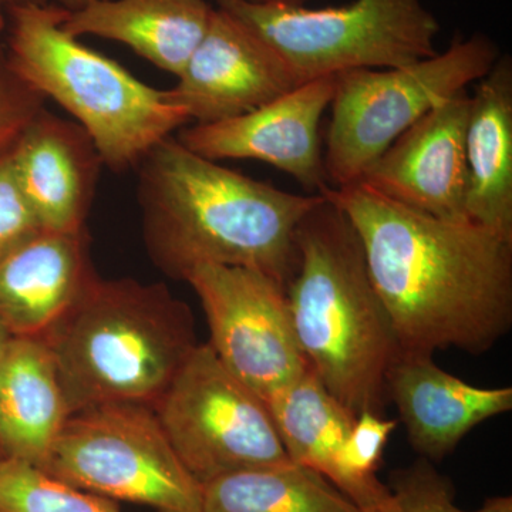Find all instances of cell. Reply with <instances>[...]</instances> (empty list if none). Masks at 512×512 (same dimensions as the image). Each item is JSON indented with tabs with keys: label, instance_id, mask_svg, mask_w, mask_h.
Listing matches in <instances>:
<instances>
[{
	"label": "cell",
	"instance_id": "6da1fadb",
	"mask_svg": "<svg viewBox=\"0 0 512 512\" xmlns=\"http://www.w3.org/2000/svg\"><path fill=\"white\" fill-rule=\"evenodd\" d=\"M320 194L355 228L402 352L483 355L510 332L511 239L410 210L362 183Z\"/></svg>",
	"mask_w": 512,
	"mask_h": 512
},
{
	"label": "cell",
	"instance_id": "7a4b0ae2",
	"mask_svg": "<svg viewBox=\"0 0 512 512\" xmlns=\"http://www.w3.org/2000/svg\"><path fill=\"white\" fill-rule=\"evenodd\" d=\"M144 242L165 275L198 265L237 266L285 286L298 262L296 232L322 194H292L194 153L177 137L138 164Z\"/></svg>",
	"mask_w": 512,
	"mask_h": 512
},
{
	"label": "cell",
	"instance_id": "3957f363",
	"mask_svg": "<svg viewBox=\"0 0 512 512\" xmlns=\"http://www.w3.org/2000/svg\"><path fill=\"white\" fill-rule=\"evenodd\" d=\"M322 197L296 232L298 262L286 285L293 329L309 369L338 402L355 416H383L399 343L355 228Z\"/></svg>",
	"mask_w": 512,
	"mask_h": 512
},
{
	"label": "cell",
	"instance_id": "277c9868",
	"mask_svg": "<svg viewBox=\"0 0 512 512\" xmlns=\"http://www.w3.org/2000/svg\"><path fill=\"white\" fill-rule=\"evenodd\" d=\"M70 412L154 407L198 345L187 303L164 284L97 278L43 338Z\"/></svg>",
	"mask_w": 512,
	"mask_h": 512
},
{
	"label": "cell",
	"instance_id": "5b68a950",
	"mask_svg": "<svg viewBox=\"0 0 512 512\" xmlns=\"http://www.w3.org/2000/svg\"><path fill=\"white\" fill-rule=\"evenodd\" d=\"M62 6L5 10V49L13 72L66 110L92 138L113 173L137 168L165 138L191 124L170 90L148 86L116 60L63 29Z\"/></svg>",
	"mask_w": 512,
	"mask_h": 512
},
{
	"label": "cell",
	"instance_id": "8992f818",
	"mask_svg": "<svg viewBox=\"0 0 512 512\" xmlns=\"http://www.w3.org/2000/svg\"><path fill=\"white\" fill-rule=\"evenodd\" d=\"M271 47L296 84L436 55L440 23L421 0H353L335 8L215 0Z\"/></svg>",
	"mask_w": 512,
	"mask_h": 512
},
{
	"label": "cell",
	"instance_id": "52a82bcc",
	"mask_svg": "<svg viewBox=\"0 0 512 512\" xmlns=\"http://www.w3.org/2000/svg\"><path fill=\"white\" fill-rule=\"evenodd\" d=\"M500 49L484 33L396 69L339 73L323 167L332 188L357 183L404 131L493 69Z\"/></svg>",
	"mask_w": 512,
	"mask_h": 512
},
{
	"label": "cell",
	"instance_id": "ba28073f",
	"mask_svg": "<svg viewBox=\"0 0 512 512\" xmlns=\"http://www.w3.org/2000/svg\"><path fill=\"white\" fill-rule=\"evenodd\" d=\"M40 468L117 504L202 512V485L147 404H101L70 414Z\"/></svg>",
	"mask_w": 512,
	"mask_h": 512
},
{
	"label": "cell",
	"instance_id": "9c48e42d",
	"mask_svg": "<svg viewBox=\"0 0 512 512\" xmlns=\"http://www.w3.org/2000/svg\"><path fill=\"white\" fill-rule=\"evenodd\" d=\"M154 410L175 453L205 484L254 468L292 463L261 397L198 343Z\"/></svg>",
	"mask_w": 512,
	"mask_h": 512
},
{
	"label": "cell",
	"instance_id": "30bf717a",
	"mask_svg": "<svg viewBox=\"0 0 512 512\" xmlns=\"http://www.w3.org/2000/svg\"><path fill=\"white\" fill-rule=\"evenodd\" d=\"M185 282L210 328L208 345L266 403L311 372L289 311L286 286L255 269L198 265Z\"/></svg>",
	"mask_w": 512,
	"mask_h": 512
},
{
	"label": "cell",
	"instance_id": "8fae6325",
	"mask_svg": "<svg viewBox=\"0 0 512 512\" xmlns=\"http://www.w3.org/2000/svg\"><path fill=\"white\" fill-rule=\"evenodd\" d=\"M335 86L336 76L299 84L234 119L184 127L177 138L208 160L262 161L291 175L312 194H319L329 185L320 146V120L332 103Z\"/></svg>",
	"mask_w": 512,
	"mask_h": 512
},
{
	"label": "cell",
	"instance_id": "7c38bea8",
	"mask_svg": "<svg viewBox=\"0 0 512 512\" xmlns=\"http://www.w3.org/2000/svg\"><path fill=\"white\" fill-rule=\"evenodd\" d=\"M470 94L427 113L377 158L357 183L441 220H467L466 128Z\"/></svg>",
	"mask_w": 512,
	"mask_h": 512
},
{
	"label": "cell",
	"instance_id": "4fadbf2b",
	"mask_svg": "<svg viewBox=\"0 0 512 512\" xmlns=\"http://www.w3.org/2000/svg\"><path fill=\"white\" fill-rule=\"evenodd\" d=\"M177 79L168 90L195 124L234 119L298 86L274 50L218 6Z\"/></svg>",
	"mask_w": 512,
	"mask_h": 512
},
{
	"label": "cell",
	"instance_id": "5bb4252c",
	"mask_svg": "<svg viewBox=\"0 0 512 512\" xmlns=\"http://www.w3.org/2000/svg\"><path fill=\"white\" fill-rule=\"evenodd\" d=\"M10 160L42 229L83 231L104 165L76 121L45 107L13 144Z\"/></svg>",
	"mask_w": 512,
	"mask_h": 512
},
{
	"label": "cell",
	"instance_id": "9a60e30c",
	"mask_svg": "<svg viewBox=\"0 0 512 512\" xmlns=\"http://www.w3.org/2000/svg\"><path fill=\"white\" fill-rule=\"evenodd\" d=\"M97 278L86 229H39L0 258V323L10 336L45 338Z\"/></svg>",
	"mask_w": 512,
	"mask_h": 512
},
{
	"label": "cell",
	"instance_id": "2e32d148",
	"mask_svg": "<svg viewBox=\"0 0 512 512\" xmlns=\"http://www.w3.org/2000/svg\"><path fill=\"white\" fill-rule=\"evenodd\" d=\"M386 387L410 444L431 461L443 460L478 424L512 409L511 387L473 386L444 372L426 353L400 350Z\"/></svg>",
	"mask_w": 512,
	"mask_h": 512
},
{
	"label": "cell",
	"instance_id": "e0dca14e",
	"mask_svg": "<svg viewBox=\"0 0 512 512\" xmlns=\"http://www.w3.org/2000/svg\"><path fill=\"white\" fill-rule=\"evenodd\" d=\"M208 0H94L67 10L63 29L130 47L157 69L180 76L210 28Z\"/></svg>",
	"mask_w": 512,
	"mask_h": 512
},
{
	"label": "cell",
	"instance_id": "ac0fdd59",
	"mask_svg": "<svg viewBox=\"0 0 512 512\" xmlns=\"http://www.w3.org/2000/svg\"><path fill=\"white\" fill-rule=\"evenodd\" d=\"M470 96L467 220L512 241V59L501 55Z\"/></svg>",
	"mask_w": 512,
	"mask_h": 512
},
{
	"label": "cell",
	"instance_id": "d6986e66",
	"mask_svg": "<svg viewBox=\"0 0 512 512\" xmlns=\"http://www.w3.org/2000/svg\"><path fill=\"white\" fill-rule=\"evenodd\" d=\"M70 414L46 340L10 336L0 357V454L42 466Z\"/></svg>",
	"mask_w": 512,
	"mask_h": 512
},
{
	"label": "cell",
	"instance_id": "ffe728a7",
	"mask_svg": "<svg viewBox=\"0 0 512 512\" xmlns=\"http://www.w3.org/2000/svg\"><path fill=\"white\" fill-rule=\"evenodd\" d=\"M202 512H362L312 468L288 463L217 478L202 487Z\"/></svg>",
	"mask_w": 512,
	"mask_h": 512
},
{
	"label": "cell",
	"instance_id": "44dd1931",
	"mask_svg": "<svg viewBox=\"0 0 512 512\" xmlns=\"http://www.w3.org/2000/svg\"><path fill=\"white\" fill-rule=\"evenodd\" d=\"M289 460L312 468L330 481L336 458L356 416L306 373L266 400Z\"/></svg>",
	"mask_w": 512,
	"mask_h": 512
},
{
	"label": "cell",
	"instance_id": "7402d4cb",
	"mask_svg": "<svg viewBox=\"0 0 512 512\" xmlns=\"http://www.w3.org/2000/svg\"><path fill=\"white\" fill-rule=\"evenodd\" d=\"M0 512H123L119 504L0 454Z\"/></svg>",
	"mask_w": 512,
	"mask_h": 512
},
{
	"label": "cell",
	"instance_id": "603a6c76",
	"mask_svg": "<svg viewBox=\"0 0 512 512\" xmlns=\"http://www.w3.org/2000/svg\"><path fill=\"white\" fill-rule=\"evenodd\" d=\"M397 420L382 414H357L348 439L340 448L330 483L360 511L370 510L386 500L390 490L377 478L384 448L396 430Z\"/></svg>",
	"mask_w": 512,
	"mask_h": 512
},
{
	"label": "cell",
	"instance_id": "cb8c5ba5",
	"mask_svg": "<svg viewBox=\"0 0 512 512\" xmlns=\"http://www.w3.org/2000/svg\"><path fill=\"white\" fill-rule=\"evenodd\" d=\"M386 500L362 512H468L456 504V491L447 477L421 457L410 467L394 471Z\"/></svg>",
	"mask_w": 512,
	"mask_h": 512
},
{
	"label": "cell",
	"instance_id": "d4e9b609",
	"mask_svg": "<svg viewBox=\"0 0 512 512\" xmlns=\"http://www.w3.org/2000/svg\"><path fill=\"white\" fill-rule=\"evenodd\" d=\"M5 10L0 8V157L8 153L46 99L13 72L5 49Z\"/></svg>",
	"mask_w": 512,
	"mask_h": 512
},
{
	"label": "cell",
	"instance_id": "484cf974",
	"mask_svg": "<svg viewBox=\"0 0 512 512\" xmlns=\"http://www.w3.org/2000/svg\"><path fill=\"white\" fill-rule=\"evenodd\" d=\"M10 150L0 157V258L42 229L20 188Z\"/></svg>",
	"mask_w": 512,
	"mask_h": 512
},
{
	"label": "cell",
	"instance_id": "4316f807",
	"mask_svg": "<svg viewBox=\"0 0 512 512\" xmlns=\"http://www.w3.org/2000/svg\"><path fill=\"white\" fill-rule=\"evenodd\" d=\"M474 512H512V498L510 495L488 498L483 507Z\"/></svg>",
	"mask_w": 512,
	"mask_h": 512
},
{
	"label": "cell",
	"instance_id": "83f0119b",
	"mask_svg": "<svg viewBox=\"0 0 512 512\" xmlns=\"http://www.w3.org/2000/svg\"><path fill=\"white\" fill-rule=\"evenodd\" d=\"M50 0H0V8L8 10L25 5H46Z\"/></svg>",
	"mask_w": 512,
	"mask_h": 512
},
{
	"label": "cell",
	"instance_id": "f1b7e54d",
	"mask_svg": "<svg viewBox=\"0 0 512 512\" xmlns=\"http://www.w3.org/2000/svg\"><path fill=\"white\" fill-rule=\"evenodd\" d=\"M249 2L261 3V5L306 6V3L311 0H249Z\"/></svg>",
	"mask_w": 512,
	"mask_h": 512
},
{
	"label": "cell",
	"instance_id": "f546056e",
	"mask_svg": "<svg viewBox=\"0 0 512 512\" xmlns=\"http://www.w3.org/2000/svg\"><path fill=\"white\" fill-rule=\"evenodd\" d=\"M57 2H59L57 5L72 12V10L82 9L83 6L89 5L94 0H57Z\"/></svg>",
	"mask_w": 512,
	"mask_h": 512
},
{
	"label": "cell",
	"instance_id": "4dcf8cb0",
	"mask_svg": "<svg viewBox=\"0 0 512 512\" xmlns=\"http://www.w3.org/2000/svg\"><path fill=\"white\" fill-rule=\"evenodd\" d=\"M10 339V335L8 330L3 328L2 323H0V357H2L3 352H5L6 345H8Z\"/></svg>",
	"mask_w": 512,
	"mask_h": 512
}]
</instances>
